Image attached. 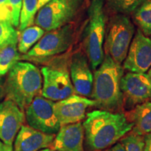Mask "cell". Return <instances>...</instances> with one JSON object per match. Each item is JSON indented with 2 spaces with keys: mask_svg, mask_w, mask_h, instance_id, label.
<instances>
[{
  "mask_svg": "<svg viewBox=\"0 0 151 151\" xmlns=\"http://www.w3.org/2000/svg\"><path fill=\"white\" fill-rule=\"evenodd\" d=\"M24 119V111L14 101L5 99L0 102V141L12 146Z\"/></svg>",
  "mask_w": 151,
  "mask_h": 151,
  "instance_id": "cell-13",
  "label": "cell"
},
{
  "mask_svg": "<svg viewBox=\"0 0 151 151\" xmlns=\"http://www.w3.org/2000/svg\"><path fill=\"white\" fill-rule=\"evenodd\" d=\"M123 109L131 110L151 99V80L147 73L128 72L120 81Z\"/></svg>",
  "mask_w": 151,
  "mask_h": 151,
  "instance_id": "cell-10",
  "label": "cell"
},
{
  "mask_svg": "<svg viewBox=\"0 0 151 151\" xmlns=\"http://www.w3.org/2000/svg\"><path fill=\"white\" fill-rule=\"evenodd\" d=\"M1 50V48H0V50Z\"/></svg>",
  "mask_w": 151,
  "mask_h": 151,
  "instance_id": "cell-35",
  "label": "cell"
},
{
  "mask_svg": "<svg viewBox=\"0 0 151 151\" xmlns=\"http://www.w3.org/2000/svg\"><path fill=\"white\" fill-rule=\"evenodd\" d=\"M37 6L38 0H22L20 23L18 27L19 32L35 23L36 14L38 11Z\"/></svg>",
  "mask_w": 151,
  "mask_h": 151,
  "instance_id": "cell-22",
  "label": "cell"
},
{
  "mask_svg": "<svg viewBox=\"0 0 151 151\" xmlns=\"http://www.w3.org/2000/svg\"><path fill=\"white\" fill-rule=\"evenodd\" d=\"M150 39H151V35H150Z\"/></svg>",
  "mask_w": 151,
  "mask_h": 151,
  "instance_id": "cell-36",
  "label": "cell"
},
{
  "mask_svg": "<svg viewBox=\"0 0 151 151\" xmlns=\"http://www.w3.org/2000/svg\"><path fill=\"white\" fill-rule=\"evenodd\" d=\"M69 74L75 94L91 97L93 87V73L86 55L82 49L76 50L69 62Z\"/></svg>",
  "mask_w": 151,
  "mask_h": 151,
  "instance_id": "cell-11",
  "label": "cell"
},
{
  "mask_svg": "<svg viewBox=\"0 0 151 151\" xmlns=\"http://www.w3.org/2000/svg\"><path fill=\"white\" fill-rule=\"evenodd\" d=\"M1 143H2V142H1V141H0V146H1Z\"/></svg>",
  "mask_w": 151,
  "mask_h": 151,
  "instance_id": "cell-34",
  "label": "cell"
},
{
  "mask_svg": "<svg viewBox=\"0 0 151 151\" xmlns=\"http://www.w3.org/2000/svg\"><path fill=\"white\" fill-rule=\"evenodd\" d=\"M0 151H14L13 149L12 146H9V145L4 144V143H1V146H0Z\"/></svg>",
  "mask_w": 151,
  "mask_h": 151,
  "instance_id": "cell-30",
  "label": "cell"
},
{
  "mask_svg": "<svg viewBox=\"0 0 151 151\" xmlns=\"http://www.w3.org/2000/svg\"><path fill=\"white\" fill-rule=\"evenodd\" d=\"M39 151H55V150H54L53 149H52V148H47L42 149V150H39Z\"/></svg>",
  "mask_w": 151,
  "mask_h": 151,
  "instance_id": "cell-32",
  "label": "cell"
},
{
  "mask_svg": "<svg viewBox=\"0 0 151 151\" xmlns=\"http://www.w3.org/2000/svg\"><path fill=\"white\" fill-rule=\"evenodd\" d=\"M86 0H50L39 9L35 23L46 32L73 23Z\"/></svg>",
  "mask_w": 151,
  "mask_h": 151,
  "instance_id": "cell-6",
  "label": "cell"
},
{
  "mask_svg": "<svg viewBox=\"0 0 151 151\" xmlns=\"http://www.w3.org/2000/svg\"><path fill=\"white\" fill-rule=\"evenodd\" d=\"M83 125L88 151H101L109 148L130 132L134 127L124 113L101 109L88 113Z\"/></svg>",
  "mask_w": 151,
  "mask_h": 151,
  "instance_id": "cell-1",
  "label": "cell"
},
{
  "mask_svg": "<svg viewBox=\"0 0 151 151\" xmlns=\"http://www.w3.org/2000/svg\"><path fill=\"white\" fill-rule=\"evenodd\" d=\"M17 45L18 43H10L0 50V78L7 74L21 58Z\"/></svg>",
  "mask_w": 151,
  "mask_h": 151,
  "instance_id": "cell-20",
  "label": "cell"
},
{
  "mask_svg": "<svg viewBox=\"0 0 151 151\" xmlns=\"http://www.w3.org/2000/svg\"><path fill=\"white\" fill-rule=\"evenodd\" d=\"M46 31L37 25H32L19 32L18 41V50L22 54H27L41 37Z\"/></svg>",
  "mask_w": 151,
  "mask_h": 151,
  "instance_id": "cell-19",
  "label": "cell"
},
{
  "mask_svg": "<svg viewBox=\"0 0 151 151\" xmlns=\"http://www.w3.org/2000/svg\"><path fill=\"white\" fill-rule=\"evenodd\" d=\"M134 24L146 37L151 35V0H143L132 14Z\"/></svg>",
  "mask_w": 151,
  "mask_h": 151,
  "instance_id": "cell-18",
  "label": "cell"
},
{
  "mask_svg": "<svg viewBox=\"0 0 151 151\" xmlns=\"http://www.w3.org/2000/svg\"><path fill=\"white\" fill-rule=\"evenodd\" d=\"M144 150L151 151V133L144 135Z\"/></svg>",
  "mask_w": 151,
  "mask_h": 151,
  "instance_id": "cell-28",
  "label": "cell"
},
{
  "mask_svg": "<svg viewBox=\"0 0 151 151\" xmlns=\"http://www.w3.org/2000/svg\"><path fill=\"white\" fill-rule=\"evenodd\" d=\"M151 67V39L137 29L132 39L123 69L129 72L145 73Z\"/></svg>",
  "mask_w": 151,
  "mask_h": 151,
  "instance_id": "cell-12",
  "label": "cell"
},
{
  "mask_svg": "<svg viewBox=\"0 0 151 151\" xmlns=\"http://www.w3.org/2000/svg\"><path fill=\"white\" fill-rule=\"evenodd\" d=\"M143 0H106L104 6L106 14L132 15Z\"/></svg>",
  "mask_w": 151,
  "mask_h": 151,
  "instance_id": "cell-21",
  "label": "cell"
},
{
  "mask_svg": "<svg viewBox=\"0 0 151 151\" xmlns=\"http://www.w3.org/2000/svg\"><path fill=\"white\" fill-rule=\"evenodd\" d=\"M104 4L105 0H90L81 35V49L93 70L101 65L105 55L104 42L108 20Z\"/></svg>",
  "mask_w": 151,
  "mask_h": 151,
  "instance_id": "cell-4",
  "label": "cell"
},
{
  "mask_svg": "<svg viewBox=\"0 0 151 151\" xmlns=\"http://www.w3.org/2000/svg\"><path fill=\"white\" fill-rule=\"evenodd\" d=\"M148 71V73H147V74H148V76H149V78H150V80H151V67H150V69H149Z\"/></svg>",
  "mask_w": 151,
  "mask_h": 151,
  "instance_id": "cell-33",
  "label": "cell"
},
{
  "mask_svg": "<svg viewBox=\"0 0 151 151\" xmlns=\"http://www.w3.org/2000/svg\"><path fill=\"white\" fill-rule=\"evenodd\" d=\"M84 139L82 122L65 124L60 127L51 148L55 151H85Z\"/></svg>",
  "mask_w": 151,
  "mask_h": 151,
  "instance_id": "cell-15",
  "label": "cell"
},
{
  "mask_svg": "<svg viewBox=\"0 0 151 151\" xmlns=\"http://www.w3.org/2000/svg\"><path fill=\"white\" fill-rule=\"evenodd\" d=\"M43 78L40 69L29 62H17L4 83L6 99L13 101L24 111L41 93Z\"/></svg>",
  "mask_w": 151,
  "mask_h": 151,
  "instance_id": "cell-3",
  "label": "cell"
},
{
  "mask_svg": "<svg viewBox=\"0 0 151 151\" xmlns=\"http://www.w3.org/2000/svg\"><path fill=\"white\" fill-rule=\"evenodd\" d=\"M125 115L127 120L133 123L132 133L144 136L151 133V101L135 106Z\"/></svg>",
  "mask_w": 151,
  "mask_h": 151,
  "instance_id": "cell-17",
  "label": "cell"
},
{
  "mask_svg": "<svg viewBox=\"0 0 151 151\" xmlns=\"http://www.w3.org/2000/svg\"><path fill=\"white\" fill-rule=\"evenodd\" d=\"M120 143L125 151H143L144 150V136L130 132L122 138Z\"/></svg>",
  "mask_w": 151,
  "mask_h": 151,
  "instance_id": "cell-24",
  "label": "cell"
},
{
  "mask_svg": "<svg viewBox=\"0 0 151 151\" xmlns=\"http://www.w3.org/2000/svg\"><path fill=\"white\" fill-rule=\"evenodd\" d=\"M124 69L109 55L94 71L91 98L101 110L120 113L123 109V98L120 81Z\"/></svg>",
  "mask_w": 151,
  "mask_h": 151,
  "instance_id": "cell-2",
  "label": "cell"
},
{
  "mask_svg": "<svg viewBox=\"0 0 151 151\" xmlns=\"http://www.w3.org/2000/svg\"><path fill=\"white\" fill-rule=\"evenodd\" d=\"M134 34V24L129 16L111 15L106 28L104 54L109 55L116 63L121 65L127 57Z\"/></svg>",
  "mask_w": 151,
  "mask_h": 151,
  "instance_id": "cell-5",
  "label": "cell"
},
{
  "mask_svg": "<svg viewBox=\"0 0 151 151\" xmlns=\"http://www.w3.org/2000/svg\"><path fill=\"white\" fill-rule=\"evenodd\" d=\"M12 15V24L15 27H18L20 23V11L22 9V0H9Z\"/></svg>",
  "mask_w": 151,
  "mask_h": 151,
  "instance_id": "cell-25",
  "label": "cell"
},
{
  "mask_svg": "<svg viewBox=\"0 0 151 151\" xmlns=\"http://www.w3.org/2000/svg\"><path fill=\"white\" fill-rule=\"evenodd\" d=\"M95 105L92 99L74 94L55 102L54 111L60 125L62 126L81 122L86 118L87 109Z\"/></svg>",
  "mask_w": 151,
  "mask_h": 151,
  "instance_id": "cell-14",
  "label": "cell"
},
{
  "mask_svg": "<svg viewBox=\"0 0 151 151\" xmlns=\"http://www.w3.org/2000/svg\"><path fill=\"white\" fill-rule=\"evenodd\" d=\"M0 19L12 23V15L9 0H0Z\"/></svg>",
  "mask_w": 151,
  "mask_h": 151,
  "instance_id": "cell-26",
  "label": "cell"
},
{
  "mask_svg": "<svg viewBox=\"0 0 151 151\" xmlns=\"http://www.w3.org/2000/svg\"><path fill=\"white\" fill-rule=\"evenodd\" d=\"M19 32L11 22L0 19V48L10 43H18Z\"/></svg>",
  "mask_w": 151,
  "mask_h": 151,
  "instance_id": "cell-23",
  "label": "cell"
},
{
  "mask_svg": "<svg viewBox=\"0 0 151 151\" xmlns=\"http://www.w3.org/2000/svg\"><path fill=\"white\" fill-rule=\"evenodd\" d=\"M55 101L38 95L25 109L28 126L48 134H56L61 127L54 111Z\"/></svg>",
  "mask_w": 151,
  "mask_h": 151,
  "instance_id": "cell-9",
  "label": "cell"
},
{
  "mask_svg": "<svg viewBox=\"0 0 151 151\" xmlns=\"http://www.w3.org/2000/svg\"><path fill=\"white\" fill-rule=\"evenodd\" d=\"M67 58H56L41 68V96L51 101H60L75 94Z\"/></svg>",
  "mask_w": 151,
  "mask_h": 151,
  "instance_id": "cell-7",
  "label": "cell"
},
{
  "mask_svg": "<svg viewBox=\"0 0 151 151\" xmlns=\"http://www.w3.org/2000/svg\"><path fill=\"white\" fill-rule=\"evenodd\" d=\"M55 134H48L22 125L14 142V151H39L52 146Z\"/></svg>",
  "mask_w": 151,
  "mask_h": 151,
  "instance_id": "cell-16",
  "label": "cell"
},
{
  "mask_svg": "<svg viewBox=\"0 0 151 151\" xmlns=\"http://www.w3.org/2000/svg\"><path fill=\"white\" fill-rule=\"evenodd\" d=\"M50 1V0H38V10H39V9H41V7L43 6L46 4H47Z\"/></svg>",
  "mask_w": 151,
  "mask_h": 151,
  "instance_id": "cell-31",
  "label": "cell"
},
{
  "mask_svg": "<svg viewBox=\"0 0 151 151\" xmlns=\"http://www.w3.org/2000/svg\"><path fill=\"white\" fill-rule=\"evenodd\" d=\"M5 97L4 88V83L2 81V78H0V101Z\"/></svg>",
  "mask_w": 151,
  "mask_h": 151,
  "instance_id": "cell-29",
  "label": "cell"
},
{
  "mask_svg": "<svg viewBox=\"0 0 151 151\" xmlns=\"http://www.w3.org/2000/svg\"><path fill=\"white\" fill-rule=\"evenodd\" d=\"M101 151H125L121 143H116L109 148H107Z\"/></svg>",
  "mask_w": 151,
  "mask_h": 151,
  "instance_id": "cell-27",
  "label": "cell"
},
{
  "mask_svg": "<svg viewBox=\"0 0 151 151\" xmlns=\"http://www.w3.org/2000/svg\"><path fill=\"white\" fill-rule=\"evenodd\" d=\"M76 38V27L74 23L46 32L25 56L27 58L43 59L59 55L73 46Z\"/></svg>",
  "mask_w": 151,
  "mask_h": 151,
  "instance_id": "cell-8",
  "label": "cell"
}]
</instances>
